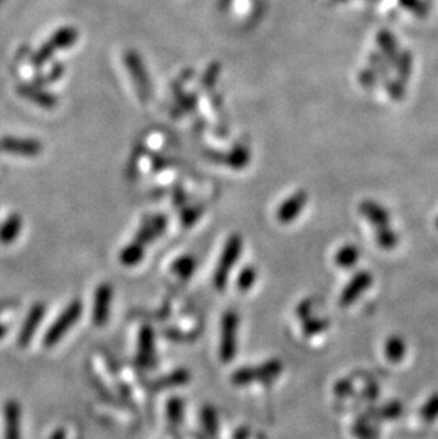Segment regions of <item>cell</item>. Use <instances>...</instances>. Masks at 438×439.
Wrapping results in <instances>:
<instances>
[{
  "mask_svg": "<svg viewBox=\"0 0 438 439\" xmlns=\"http://www.w3.org/2000/svg\"><path fill=\"white\" fill-rule=\"evenodd\" d=\"M111 300H113V287L108 283H103L97 287L94 293V304H93V323L95 326L102 327L108 322Z\"/></svg>",
  "mask_w": 438,
  "mask_h": 439,
  "instance_id": "obj_6",
  "label": "cell"
},
{
  "mask_svg": "<svg viewBox=\"0 0 438 439\" xmlns=\"http://www.w3.org/2000/svg\"><path fill=\"white\" fill-rule=\"evenodd\" d=\"M236 333H238V315L235 311L225 313L222 319L221 333V358L224 362H229L236 353Z\"/></svg>",
  "mask_w": 438,
  "mask_h": 439,
  "instance_id": "obj_5",
  "label": "cell"
},
{
  "mask_svg": "<svg viewBox=\"0 0 438 439\" xmlns=\"http://www.w3.org/2000/svg\"><path fill=\"white\" fill-rule=\"evenodd\" d=\"M82 313H83V304L80 300L70 302L68 306L61 311V314L46 331L43 338V346L46 349L55 347L68 333V330L80 320Z\"/></svg>",
  "mask_w": 438,
  "mask_h": 439,
  "instance_id": "obj_1",
  "label": "cell"
},
{
  "mask_svg": "<svg viewBox=\"0 0 438 439\" xmlns=\"http://www.w3.org/2000/svg\"><path fill=\"white\" fill-rule=\"evenodd\" d=\"M325 329V323L321 322V320H309L305 323V333L307 335L310 334H314V333H319Z\"/></svg>",
  "mask_w": 438,
  "mask_h": 439,
  "instance_id": "obj_18",
  "label": "cell"
},
{
  "mask_svg": "<svg viewBox=\"0 0 438 439\" xmlns=\"http://www.w3.org/2000/svg\"><path fill=\"white\" fill-rule=\"evenodd\" d=\"M357 260V251L352 246L345 248L337 253V263L340 266H350Z\"/></svg>",
  "mask_w": 438,
  "mask_h": 439,
  "instance_id": "obj_16",
  "label": "cell"
},
{
  "mask_svg": "<svg viewBox=\"0 0 438 439\" xmlns=\"http://www.w3.org/2000/svg\"><path fill=\"white\" fill-rule=\"evenodd\" d=\"M16 307V303L13 300H3L0 302V314H3L8 310H12Z\"/></svg>",
  "mask_w": 438,
  "mask_h": 439,
  "instance_id": "obj_19",
  "label": "cell"
},
{
  "mask_svg": "<svg viewBox=\"0 0 438 439\" xmlns=\"http://www.w3.org/2000/svg\"><path fill=\"white\" fill-rule=\"evenodd\" d=\"M282 371V364L278 360L259 365V367L240 369L232 375V381L236 385H247L252 381H271Z\"/></svg>",
  "mask_w": 438,
  "mask_h": 439,
  "instance_id": "obj_3",
  "label": "cell"
},
{
  "mask_svg": "<svg viewBox=\"0 0 438 439\" xmlns=\"http://www.w3.org/2000/svg\"><path fill=\"white\" fill-rule=\"evenodd\" d=\"M130 68H131V71H133V75H134V80L137 81V84H138V87H141L142 90H147V76H145V71H144V68L141 67V63L140 64H133V61L130 60Z\"/></svg>",
  "mask_w": 438,
  "mask_h": 439,
  "instance_id": "obj_17",
  "label": "cell"
},
{
  "mask_svg": "<svg viewBox=\"0 0 438 439\" xmlns=\"http://www.w3.org/2000/svg\"><path fill=\"white\" fill-rule=\"evenodd\" d=\"M8 333H9V324L0 323V340H3Z\"/></svg>",
  "mask_w": 438,
  "mask_h": 439,
  "instance_id": "obj_20",
  "label": "cell"
},
{
  "mask_svg": "<svg viewBox=\"0 0 438 439\" xmlns=\"http://www.w3.org/2000/svg\"><path fill=\"white\" fill-rule=\"evenodd\" d=\"M21 226H23L21 216L19 213L10 215L3 222V225L0 226V243L5 246L12 245V243L19 237Z\"/></svg>",
  "mask_w": 438,
  "mask_h": 439,
  "instance_id": "obj_9",
  "label": "cell"
},
{
  "mask_svg": "<svg viewBox=\"0 0 438 439\" xmlns=\"http://www.w3.org/2000/svg\"><path fill=\"white\" fill-rule=\"evenodd\" d=\"M3 436L5 439H21V405L17 400L3 404Z\"/></svg>",
  "mask_w": 438,
  "mask_h": 439,
  "instance_id": "obj_7",
  "label": "cell"
},
{
  "mask_svg": "<svg viewBox=\"0 0 438 439\" xmlns=\"http://www.w3.org/2000/svg\"><path fill=\"white\" fill-rule=\"evenodd\" d=\"M154 350H153V333H150L149 330H145L142 333V338H141V358L142 362H149L150 355H153Z\"/></svg>",
  "mask_w": 438,
  "mask_h": 439,
  "instance_id": "obj_13",
  "label": "cell"
},
{
  "mask_svg": "<svg viewBox=\"0 0 438 439\" xmlns=\"http://www.w3.org/2000/svg\"><path fill=\"white\" fill-rule=\"evenodd\" d=\"M255 279H256V271L254 269V267H245L238 277V287L240 290H248L255 283Z\"/></svg>",
  "mask_w": 438,
  "mask_h": 439,
  "instance_id": "obj_12",
  "label": "cell"
},
{
  "mask_svg": "<svg viewBox=\"0 0 438 439\" xmlns=\"http://www.w3.org/2000/svg\"><path fill=\"white\" fill-rule=\"evenodd\" d=\"M52 439H66V432L63 429H59L57 432H55Z\"/></svg>",
  "mask_w": 438,
  "mask_h": 439,
  "instance_id": "obj_21",
  "label": "cell"
},
{
  "mask_svg": "<svg viewBox=\"0 0 438 439\" xmlns=\"http://www.w3.org/2000/svg\"><path fill=\"white\" fill-rule=\"evenodd\" d=\"M240 251H242V239L238 235L231 236L227 242L221 259H219V263L215 271L213 282L216 289H224L227 286L229 272L232 271V267L238 262Z\"/></svg>",
  "mask_w": 438,
  "mask_h": 439,
  "instance_id": "obj_2",
  "label": "cell"
},
{
  "mask_svg": "<svg viewBox=\"0 0 438 439\" xmlns=\"http://www.w3.org/2000/svg\"><path fill=\"white\" fill-rule=\"evenodd\" d=\"M44 314H46V304L43 302L35 303L30 307L17 335V346L20 349H26L32 343L36 331L39 330V326L41 324L44 319Z\"/></svg>",
  "mask_w": 438,
  "mask_h": 439,
  "instance_id": "obj_4",
  "label": "cell"
},
{
  "mask_svg": "<svg viewBox=\"0 0 438 439\" xmlns=\"http://www.w3.org/2000/svg\"><path fill=\"white\" fill-rule=\"evenodd\" d=\"M193 266H196V262H193L192 257H181L173 267L182 277H188L193 272Z\"/></svg>",
  "mask_w": 438,
  "mask_h": 439,
  "instance_id": "obj_15",
  "label": "cell"
},
{
  "mask_svg": "<svg viewBox=\"0 0 438 439\" xmlns=\"http://www.w3.org/2000/svg\"><path fill=\"white\" fill-rule=\"evenodd\" d=\"M76 39H77V32L75 29H63L52 37L48 44H50L53 48H64L75 43Z\"/></svg>",
  "mask_w": 438,
  "mask_h": 439,
  "instance_id": "obj_11",
  "label": "cell"
},
{
  "mask_svg": "<svg viewBox=\"0 0 438 439\" xmlns=\"http://www.w3.org/2000/svg\"><path fill=\"white\" fill-rule=\"evenodd\" d=\"M144 256V245L134 240L130 246H127L120 255V260L126 266H134L137 264Z\"/></svg>",
  "mask_w": 438,
  "mask_h": 439,
  "instance_id": "obj_10",
  "label": "cell"
},
{
  "mask_svg": "<svg viewBox=\"0 0 438 439\" xmlns=\"http://www.w3.org/2000/svg\"><path fill=\"white\" fill-rule=\"evenodd\" d=\"M5 148L16 153H23V154H35L39 151V146L36 144L29 145V142H19V141H10L6 142Z\"/></svg>",
  "mask_w": 438,
  "mask_h": 439,
  "instance_id": "obj_14",
  "label": "cell"
},
{
  "mask_svg": "<svg viewBox=\"0 0 438 439\" xmlns=\"http://www.w3.org/2000/svg\"><path fill=\"white\" fill-rule=\"evenodd\" d=\"M307 197L305 192H298L294 197H290L278 211V219L283 224L292 222L295 217H298L305 208Z\"/></svg>",
  "mask_w": 438,
  "mask_h": 439,
  "instance_id": "obj_8",
  "label": "cell"
}]
</instances>
